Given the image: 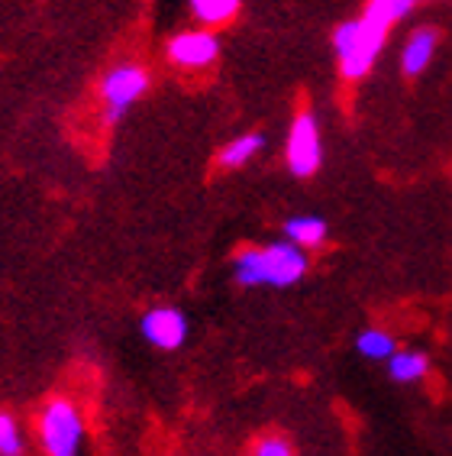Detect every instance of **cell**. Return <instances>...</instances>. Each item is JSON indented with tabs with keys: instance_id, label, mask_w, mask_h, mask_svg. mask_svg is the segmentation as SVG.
Here are the masks:
<instances>
[{
	"instance_id": "obj_12",
	"label": "cell",
	"mask_w": 452,
	"mask_h": 456,
	"mask_svg": "<svg viewBox=\"0 0 452 456\" xmlns=\"http://www.w3.org/2000/svg\"><path fill=\"white\" fill-rule=\"evenodd\" d=\"M417 4H420V0H368L366 13H362V17H366L372 27L391 29L394 23L408 17V13L417 7Z\"/></svg>"
},
{
	"instance_id": "obj_11",
	"label": "cell",
	"mask_w": 452,
	"mask_h": 456,
	"mask_svg": "<svg viewBox=\"0 0 452 456\" xmlns=\"http://www.w3.org/2000/svg\"><path fill=\"white\" fill-rule=\"evenodd\" d=\"M262 146H265L262 133H246V136H236L233 142H226L223 150H220L217 162L223 168H243L246 162H253V159L259 156Z\"/></svg>"
},
{
	"instance_id": "obj_3",
	"label": "cell",
	"mask_w": 452,
	"mask_h": 456,
	"mask_svg": "<svg viewBox=\"0 0 452 456\" xmlns=\"http://www.w3.org/2000/svg\"><path fill=\"white\" fill-rule=\"evenodd\" d=\"M39 434H43V447L49 456H75L81 444L78 408L65 398L49 402L43 418H39Z\"/></svg>"
},
{
	"instance_id": "obj_8",
	"label": "cell",
	"mask_w": 452,
	"mask_h": 456,
	"mask_svg": "<svg viewBox=\"0 0 452 456\" xmlns=\"http://www.w3.org/2000/svg\"><path fill=\"white\" fill-rule=\"evenodd\" d=\"M436 43H440V33H436V29H430V27L414 29V33L408 36V43H404V49H400V71H404L408 78L424 75L426 65H430L436 55Z\"/></svg>"
},
{
	"instance_id": "obj_13",
	"label": "cell",
	"mask_w": 452,
	"mask_h": 456,
	"mask_svg": "<svg viewBox=\"0 0 452 456\" xmlns=\"http://www.w3.org/2000/svg\"><path fill=\"white\" fill-rule=\"evenodd\" d=\"M356 350H359V356H366V360L388 362L394 353H398V340H394L388 330H382V327H366V330L356 337Z\"/></svg>"
},
{
	"instance_id": "obj_6",
	"label": "cell",
	"mask_w": 452,
	"mask_h": 456,
	"mask_svg": "<svg viewBox=\"0 0 452 456\" xmlns=\"http://www.w3.org/2000/svg\"><path fill=\"white\" fill-rule=\"evenodd\" d=\"M220 55V39L210 29H191V33H178L168 43V59L178 69H207Z\"/></svg>"
},
{
	"instance_id": "obj_9",
	"label": "cell",
	"mask_w": 452,
	"mask_h": 456,
	"mask_svg": "<svg viewBox=\"0 0 452 456\" xmlns=\"http://www.w3.org/2000/svg\"><path fill=\"white\" fill-rule=\"evenodd\" d=\"M285 237L291 243L304 246V249H317V246L327 243V220L313 217V214H301V217H291L285 224Z\"/></svg>"
},
{
	"instance_id": "obj_14",
	"label": "cell",
	"mask_w": 452,
	"mask_h": 456,
	"mask_svg": "<svg viewBox=\"0 0 452 456\" xmlns=\"http://www.w3.org/2000/svg\"><path fill=\"white\" fill-rule=\"evenodd\" d=\"M243 0H191V13L204 27H223L239 13Z\"/></svg>"
},
{
	"instance_id": "obj_4",
	"label": "cell",
	"mask_w": 452,
	"mask_h": 456,
	"mask_svg": "<svg viewBox=\"0 0 452 456\" xmlns=\"http://www.w3.org/2000/svg\"><path fill=\"white\" fill-rule=\"evenodd\" d=\"M149 88V75L142 65H117L101 81V97H104V120L117 123L130 110Z\"/></svg>"
},
{
	"instance_id": "obj_1",
	"label": "cell",
	"mask_w": 452,
	"mask_h": 456,
	"mask_svg": "<svg viewBox=\"0 0 452 456\" xmlns=\"http://www.w3.org/2000/svg\"><path fill=\"white\" fill-rule=\"evenodd\" d=\"M307 273L304 246L278 240V243L259 246V249H243L236 256L233 275L239 285L255 289V285H271V289H287L301 281Z\"/></svg>"
},
{
	"instance_id": "obj_7",
	"label": "cell",
	"mask_w": 452,
	"mask_h": 456,
	"mask_svg": "<svg viewBox=\"0 0 452 456\" xmlns=\"http://www.w3.org/2000/svg\"><path fill=\"white\" fill-rule=\"evenodd\" d=\"M142 334L149 343H156L158 350H178L188 337V321L174 307H156L142 317Z\"/></svg>"
},
{
	"instance_id": "obj_10",
	"label": "cell",
	"mask_w": 452,
	"mask_h": 456,
	"mask_svg": "<svg viewBox=\"0 0 452 456\" xmlns=\"http://www.w3.org/2000/svg\"><path fill=\"white\" fill-rule=\"evenodd\" d=\"M430 372V360H426V353L420 350H398L388 360V376L400 386H410V382H420V379Z\"/></svg>"
},
{
	"instance_id": "obj_16",
	"label": "cell",
	"mask_w": 452,
	"mask_h": 456,
	"mask_svg": "<svg viewBox=\"0 0 452 456\" xmlns=\"http://www.w3.org/2000/svg\"><path fill=\"white\" fill-rule=\"evenodd\" d=\"M255 456H295V447L285 437H262Z\"/></svg>"
},
{
	"instance_id": "obj_5",
	"label": "cell",
	"mask_w": 452,
	"mask_h": 456,
	"mask_svg": "<svg viewBox=\"0 0 452 456\" xmlns=\"http://www.w3.org/2000/svg\"><path fill=\"white\" fill-rule=\"evenodd\" d=\"M287 168L291 175L297 178H311L323 162V142H320V126H317V117L313 114H297L291 130H287Z\"/></svg>"
},
{
	"instance_id": "obj_15",
	"label": "cell",
	"mask_w": 452,
	"mask_h": 456,
	"mask_svg": "<svg viewBox=\"0 0 452 456\" xmlns=\"http://www.w3.org/2000/svg\"><path fill=\"white\" fill-rule=\"evenodd\" d=\"M0 456H23V440H20L17 421L0 411Z\"/></svg>"
},
{
	"instance_id": "obj_2",
	"label": "cell",
	"mask_w": 452,
	"mask_h": 456,
	"mask_svg": "<svg viewBox=\"0 0 452 456\" xmlns=\"http://www.w3.org/2000/svg\"><path fill=\"white\" fill-rule=\"evenodd\" d=\"M384 43H388V29L372 27L366 17L349 20L343 27H336L333 33V49H336L339 75L346 81L366 78L372 65L382 55Z\"/></svg>"
}]
</instances>
